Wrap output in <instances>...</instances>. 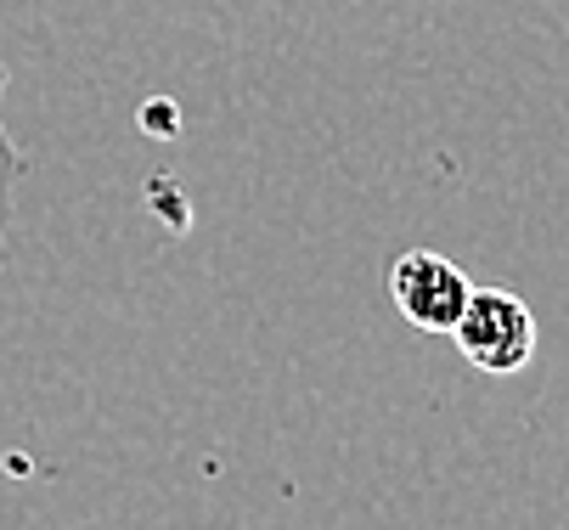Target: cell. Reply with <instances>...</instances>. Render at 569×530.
I'll list each match as a JSON object with an SVG mask.
<instances>
[{"label": "cell", "mask_w": 569, "mask_h": 530, "mask_svg": "<svg viewBox=\"0 0 569 530\" xmlns=\"http://www.w3.org/2000/svg\"><path fill=\"white\" fill-rule=\"evenodd\" d=\"M0 97H7V68H0ZM23 147L12 141L7 119H0V260H7L12 243V220H18V187H23Z\"/></svg>", "instance_id": "3"}, {"label": "cell", "mask_w": 569, "mask_h": 530, "mask_svg": "<svg viewBox=\"0 0 569 530\" xmlns=\"http://www.w3.org/2000/svg\"><path fill=\"white\" fill-rule=\"evenodd\" d=\"M451 339H457L468 367L491 372V378H508V372L530 367V356H536V311L513 288H473Z\"/></svg>", "instance_id": "1"}, {"label": "cell", "mask_w": 569, "mask_h": 530, "mask_svg": "<svg viewBox=\"0 0 569 530\" xmlns=\"http://www.w3.org/2000/svg\"><path fill=\"white\" fill-rule=\"evenodd\" d=\"M389 299L418 333H451L473 299V282L457 260H446L435 249H406L389 266Z\"/></svg>", "instance_id": "2"}]
</instances>
